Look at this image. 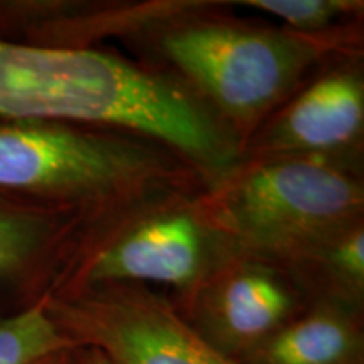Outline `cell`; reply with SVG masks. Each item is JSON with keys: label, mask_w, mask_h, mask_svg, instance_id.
<instances>
[{"label": "cell", "mask_w": 364, "mask_h": 364, "mask_svg": "<svg viewBox=\"0 0 364 364\" xmlns=\"http://www.w3.org/2000/svg\"><path fill=\"white\" fill-rule=\"evenodd\" d=\"M0 118L135 130L204 164L228 161L208 113L169 81L110 54L0 38Z\"/></svg>", "instance_id": "obj_1"}, {"label": "cell", "mask_w": 364, "mask_h": 364, "mask_svg": "<svg viewBox=\"0 0 364 364\" xmlns=\"http://www.w3.org/2000/svg\"><path fill=\"white\" fill-rule=\"evenodd\" d=\"M363 186L322 156H275L231 177L206 201L213 225L268 257H311L354 223Z\"/></svg>", "instance_id": "obj_2"}, {"label": "cell", "mask_w": 364, "mask_h": 364, "mask_svg": "<svg viewBox=\"0 0 364 364\" xmlns=\"http://www.w3.org/2000/svg\"><path fill=\"white\" fill-rule=\"evenodd\" d=\"M152 154L80 125L0 118V193L78 209L144 184Z\"/></svg>", "instance_id": "obj_3"}, {"label": "cell", "mask_w": 364, "mask_h": 364, "mask_svg": "<svg viewBox=\"0 0 364 364\" xmlns=\"http://www.w3.org/2000/svg\"><path fill=\"white\" fill-rule=\"evenodd\" d=\"M167 56L240 125H250L282 102L322 46L304 36L233 24L171 31Z\"/></svg>", "instance_id": "obj_4"}, {"label": "cell", "mask_w": 364, "mask_h": 364, "mask_svg": "<svg viewBox=\"0 0 364 364\" xmlns=\"http://www.w3.org/2000/svg\"><path fill=\"white\" fill-rule=\"evenodd\" d=\"M46 307L75 348L97 349L110 364H241L147 287L95 285L49 295Z\"/></svg>", "instance_id": "obj_5"}, {"label": "cell", "mask_w": 364, "mask_h": 364, "mask_svg": "<svg viewBox=\"0 0 364 364\" xmlns=\"http://www.w3.org/2000/svg\"><path fill=\"white\" fill-rule=\"evenodd\" d=\"M186 321L241 361L302 312L297 290L275 268L241 263L209 273L186 295Z\"/></svg>", "instance_id": "obj_6"}, {"label": "cell", "mask_w": 364, "mask_h": 364, "mask_svg": "<svg viewBox=\"0 0 364 364\" xmlns=\"http://www.w3.org/2000/svg\"><path fill=\"white\" fill-rule=\"evenodd\" d=\"M208 275L201 221L188 213H164L132 226L88 263L73 268L54 295L95 285L140 282L172 285L188 295Z\"/></svg>", "instance_id": "obj_7"}, {"label": "cell", "mask_w": 364, "mask_h": 364, "mask_svg": "<svg viewBox=\"0 0 364 364\" xmlns=\"http://www.w3.org/2000/svg\"><path fill=\"white\" fill-rule=\"evenodd\" d=\"M75 208L0 193V318L56 294L73 267Z\"/></svg>", "instance_id": "obj_8"}, {"label": "cell", "mask_w": 364, "mask_h": 364, "mask_svg": "<svg viewBox=\"0 0 364 364\" xmlns=\"http://www.w3.org/2000/svg\"><path fill=\"white\" fill-rule=\"evenodd\" d=\"M364 90L356 75L334 71L307 86L284 108L258 142L277 156H322L363 132Z\"/></svg>", "instance_id": "obj_9"}, {"label": "cell", "mask_w": 364, "mask_h": 364, "mask_svg": "<svg viewBox=\"0 0 364 364\" xmlns=\"http://www.w3.org/2000/svg\"><path fill=\"white\" fill-rule=\"evenodd\" d=\"M358 309L322 299L275 332L241 364H363Z\"/></svg>", "instance_id": "obj_10"}, {"label": "cell", "mask_w": 364, "mask_h": 364, "mask_svg": "<svg viewBox=\"0 0 364 364\" xmlns=\"http://www.w3.org/2000/svg\"><path fill=\"white\" fill-rule=\"evenodd\" d=\"M76 349L46 307V299L0 318V364H34L56 353Z\"/></svg>", "instance_id": "obj_11"}, {"label": "cell", "mask_w": 364, "mask_h": 364, "mask_svg": "<svg viewBox=\"0 0 364 364\" xmlns=\"http://www.w3.org/2000/svg\"><path fill=\"white\" fill-rule=\"evenodd\" d=\"M316 253H322L327 263L326 270L331 275L334 289L331 300L358 309L364 289V233L361 221L346 228Z\"/></svg>", "instance_id": "obj_12"}, {"label": "cell", "mask_w": 364, "mask_h": 364, "mask_svg": "<svg viewBox=\"0 0 364 364\" xmlns=\"http://www.w3.org/2000/svg\"><path fill=\"white\" fill-rule=\"evenodd\" d=\"M238 6L267 12L287 22L299 34H311L329 27L341 16L356 11L358 4L344 0H245Z\"/></svg>", "instance_id": "obj_13"}, {"label": "cell", "mask_w": 364, "mask_h": 364, "mask_svg": "<svg viewBox=\"0 0 364 364\" xmlns=\"http://www.w3.org/2000/svg\"><path fill=\"white\" fill-rule=\"evenodd\" d=\"M73 364H110L97 349L76 348L73 351Z\"/></svg>", "instance_id": "obj_14"}, {"label": "cell", "mask_w": 364, "mask_h": 364, "mask_svg": "<svg viewBox=\"0 0 364 364\" xmlns=\"http://www.w3.org/2000/svg\"><path fill=\"white\" fill-rule=\"evenodd\" d=\"M73 351H75V349H71V351H65V353L51 354V356L41 359V361L34 364H73Z\"/></svg>", "instance_id": "obj_15"}]
</instances>
